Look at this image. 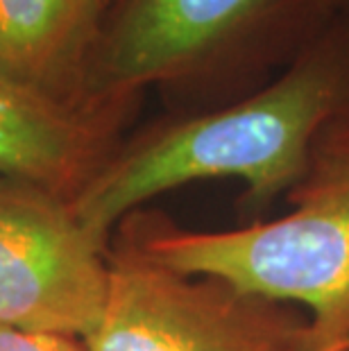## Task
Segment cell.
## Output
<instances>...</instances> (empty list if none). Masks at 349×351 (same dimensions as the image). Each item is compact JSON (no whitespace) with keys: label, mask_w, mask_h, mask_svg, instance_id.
<instances>
[{"label":"cell","mask_w":349,"mask_h":351,"mask_svg":"<svg viewBox=\"0 0 349 351\" xmlns=\"http://www.w3.org/2000/svg\"><path fill=\"white\" fill-rule=\"evenodd\" d=\"M109 0H0V75L77 102ZM132 100V98H125Z\"/></svg>","instance_id":"obj_7"},{"label":"cell","mask_w":349,"mask_h":351,"mask_svg":"<svg viewBox=\"0 0 349 351\" xmlns=\"http://www.w3.org/2000/svg\"><path fill=\"white\" fill-rule=\"evenodd\" d=\"M86 351H313L297 306L154 261L123 227L107 247V297Z\"/></svg>","instance_id":"obj_4"},{"label":"cell","mask_w":349,"mask_h":351,"mask_svg":"<svg viewBox=\"0 0 349 351\" xmlns=\"http://www.w3.org/2000/svg\"><path fill=\"white\" fill-rule=\"evenodd\" d=\"M331 0H121L88 64L93 98L143 88L222 107L274 80L336 16Z\"/></svg>","instance_id":"obj_3"},{"label":"cell","mask_w":349,"mask_h":351,"mask_svg":"<svg viewBox=\"0 0 349 351\" xmlns=\"http://www.w3.org/2000/svg\"><path fill=\"white\" fill-rule=\"evenodd\" d=\"M109 3H111V0H109Z\"/></svg>","instance_id":"obj_11"},{"label":"cell","mask_w":349,"mask_h":351,"mask_svg":"<svg viewBox=\"0 0 349 351\" xmlns=\"http://www.w3.org/2000/svg\"><path fill=\"white\" fill-rule=\"evenodd\" d=\"M331 5L336 7V12H349V0H331Z\"/></svg>","instance_id":"obj_9"},{"label":"cell","mask_w":349,"mask_h":351,"mask_svg":"<svg viewBox=\"0 0 349 351\" xmlns=\"http://www.w3.org/2000/svg\"><path fill=\"white\" fill-rule=\"evenodd\" d=\"M0 351H86L84 342L66 335L32 333L0 324Z\"/></svg>","instance_id":"obj_8"},{"label":"cell","mask_w":349,"mask_h":351,"mask_svg":"<svg viewBox=\"0 0 349 351\" xmlns=\"http://www.w3.org/2000/svg\"><path fill=\"white\" fill-rule=\"evenodd\" d=\"M291 211L225 231L177 227L134 211L121 225L154 261L213 276L265 300L297 306L311 322L313 351L349 342V121L329 127L311 152Z\"/></svg>","instance_id":"obj_2"},{"label":"cell","mask_w":349,"mask_h":351,"mask_svg":"<svg viewBox=\"0 0 349 351\" xmlns=\"http://www.w3.org/2000/svg\"><path fill=\"white\" fill-rule=\"evenodd\" d=\"M107 297V247L71 199L0 175V324L84 340Z\"/></svg>","instance_id":"obj_5"},{"label":"cell","mask_w":349,"mask_h":351,"mask_svg":"<svg viewBox=\"0 0 349 351\" xmlns=\"http://www.w3.org/2000/svg\"><path fill=\"white\" fill-rule=\"evenodd\" d=\"M347 351H349V349H347Z\"/></svg>","instance_id":"obj_12"},{"label":"cell","mask_w":349,"mask_h":351,"mask_svg":"<svg viewBox=\"0 0 349 351\" xmlns=\"http://www.w3.org/2000/svg\"><path fill=\"white\" fill-rule=\"evenodd\" d=\"M347 349H349V342H347V347H345V351H347Z\"/></svg>","instance_id":"obj_10"},{"label":"cell","mask_w":349,"mask_h":351,"mask_svg":"<svg viewBox=\"0 0 349 351\" xmlns=\"http://www.w3.org/2000/svg\"><path fill=\"white\" fill-rule=\"evenodd\" d=\"M349 121V12L277 77L222 107L170 118L141 132L71 199L88 234L109 247L111 231L145 202L204 179H241L243 215L286 199L309 168L317 138Z\"/></svg>","instance_id":"obj_1"},{"label":"cell","mask_w":349,"mask_h":351,"mask_svg":"<svg viewBox=\"0 0 349 351\" xmlns=\"http://www.w3.org/2000/svg\"><path fill=\"white\" fill-rule=\"evenodd\" d=\"M136 102L66 100L0 75V175L73 199L121 147Z\"/></svg>","instance_id":"obj_6"}]
</instances>
